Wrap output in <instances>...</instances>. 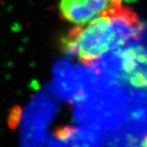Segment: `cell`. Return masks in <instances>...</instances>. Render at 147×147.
<instances>
[{
	"instance_id": "7a4b0ae2",
	"label": "cell",
	"mask_w": 147,
	"mask_h": 147,
	"mask_svg": "<svg viewBox=\"0 0 147 147\" xmlns=\"http://www.w3.org/2000/svg\"><path fill=\"white\" fill-rule=\"evenodd\" d=\"M117 0H60V17L75 26L83 25L102 16Z\"/></svg>"
},
{
	"instance_id": "3957f363",
	"label": "cell",
	"mask_w": 147,
	"mask_h": 147,
	"mask_svg": "<svg viewBox=\"0 0 147 147\" xmlns=\"http://www.w3.org/2000/svg\"><path fill=\"white\" fill-rule=\"evenodd\" d=\"M142 147H147V137L144 140V142H143V146Z\"/></svg>"
},
{
	"instance_id": "6da1fadb",
	"label": "cell",
	"mask_w": 147,
	"mask_h": 147,
	"mask_svg": "<svg viewBox=\"0 0 147 147\" xmlns=\"http://www.w3.org/2000/svg\"><path fill=\"white\" fill-rule=\"evenodd\" d=\"M146 30L137 13L117 0L102 16L70 29L61 38L60 47L89 66L105 53L140 39Z\"/></svg>"
}]
</instances>
